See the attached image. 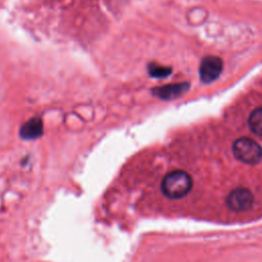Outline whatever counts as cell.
<instances>
[{
	"mask_svg": "<svg viewBox=\"0 0 262 262\" xmlns=\"http://www.w3.org/2000/svg\"><path fill=\"white\" fill-rule=\"evenodd\" d=\"M193 186L192 177L184 170H172L164 175L160 183V190L169 201H180L188 196Z\"/></svg>",
	"mask_w": 262,
	"mask_h": 262,
	"instance_id": "obj_1",
	"label": "cell"
},
{
	"mask_svg": "<svg viewBox=\"0 0 262 262\" xmlns=\"http://www.w3.org/2000/svg\"><path fill=\"white\" fill-rule=\"evenodd\" d=\"M232 152L236 160L244 164L255 165L262 160V147L249 137H241L232 144Z\"/></svg>",
	"mask_w": 262,
	"mask_h": 262,
	"instance_id": "obj_2",
	"label": "cell"
},
{
	"mask_svg": "<svg viewBox=\"0 0 262 262\" xmlns=\"http://www.w3.org/2000/svg\"><path fill=\"white\" fill-rule=\"evenodd\" d=\"M223 62L215 55H208L203 58L200 66V77L204 83H211L216 80L222 72Z\"/></svg>",
	"mask_w": 262,
	"mask_h": 262,
	"instance_id": "obj_3",
	"label": "cell"
},
{
	"mask_svg": "<svg viewBox=\"0 0 262 262\" xmlns=\"http://www.w3.org/2000/svg\"><path fill=\"white\" fill-rule=\"evenodd\" d=\"M248 126L255 135L262 137V107H257L250 114Z\"/></svg>",
	"mask_w": 262,
	"mask_h": 262,
	"instance_id": "obj_4",
	"label": "cell"
}]
</instances>
